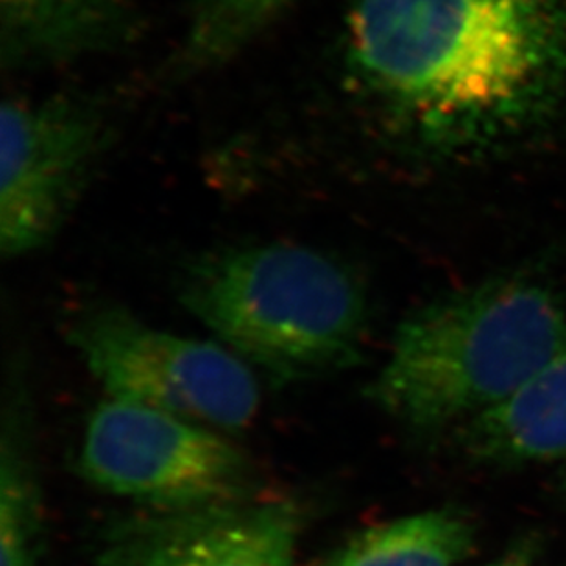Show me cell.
I'll return each instance as SVG.
<instances>
[{
    "label": "cell",
    "instance_id": "cell-2",
    "mask_svg": "<svg viewBox=\"0 0 566 566\" xmlns=\"http://www.w3.org/2000/svg\"><path fill=\"white\" fill-rule=\"evenodd\" d=\"M566 347V308L524 279L443 295L396 331L370 400L429 437L503 406Z\"/></svg>",
    "mask_w": 566,
    "mask_h": 566
},
{
    "label": "cell",
    "instance_id": "cell-7",
    "mask_svg": "<svg viewBox=\"0 0 566 566\" xmlns=\"http://www.w3.org/2000/svg\"><path fill=\"white\" fill-rule=\"evenodd\" d=\"M301 530L289 499L147 507L108 530L94 566H292Z\"/></svg>",
    "mask_w": 566,
    "mask_h": 566
},
{
    "label": "cell",
    "instance_id": "cell-1",
    "mask_svg": "<svg viewBox=\"0 0 566 566\" xmlns=\"http://www.w3.org/2000/svg\"><path fill=\"white\" fill-rule=\"evenodd\" d=\"M354 80L426 144H481L566 86V0H356Z\"/></svg>",
    "mask_w": 566,
    "mask_h": 566
},
{
    "label": "cell",
    "instance_id": "cell-8",
    "mask_svg": "<svg viewBox=\"0 0 566 566\" xmlns=\"http://www.w3.org/2000/svg\"><path fill=\"white\" fill-rule=\"evenodd\" d=\"M138 32L127 0H0V61L11 72L111 54Z\"/></svg>",
    "mask_w": 566,
    "mask_h": 566
},
{
    "label": "cell",
    "instance_id": "cell-12",
    "mask_svg": "<svg viewBox=\"0 0 566 566\" xmlns=\"http://www.w3.org/2000/svg\"><path fill=\"white\" fill-rule=\"evenodd\" d=\"M38 482L19 411L4 420L0 460V566H38Z\"/></svg>",
    "mask_w": 566,
    "mask_h": 566
},
{
    "label": "cell",
    "instance_id": "cell-10",
    "mask_svg": "<svg viewBox=\"0 0 566 566\" xmlns=\"http://www.w3.org/2000/svg\"><path fill=\"white\" fill-rule=\"evenodd\" d=\"M475 548V526L454 507L415 513L354 535L325 566H459Z\"/></svg>",
    "mask_w": 566,
    "mask_h": 566
},
{
    "label": "cell",
    "instance_id": "cell-9",
    "mask_svg": "<svg viewBox=\"0 0 566 566\" xmlns=\"http://www.w3.org/2000/svg\"><path fill=\"white\" fill-rule=\"evenodd\" d=\"M459 443L492 468L566 462V347L503 406L460 426Z\"/></svg>",
    "mask_w": 566,
    "mask_h": 566
},
{
    "label": "cell",
    "instance_id": "cell-4",
    "mask_svg": "<svg viewBox=\"0 0 566 566\" xmlns=\"http://www.w3.org/2000/svg\"><path fill=\"white\" fill-rule=\"evenodd\" d=\"M66 337L116 400L231 433L248 428L259 411L255 375L219 343L156 328L116 305L80 312L70 321Z\"/></svg>",
    "mask_w": 566,
    "mask_h": 566
},
{
    "label": "cell",
    "instance_id": "cell-6",
    "mask_svg": "<svg viewBox=\"0 0 566 566\" xmlns=\"http://www.w3.org/2000/svg\"><path fill=\"white\" fill-rule=\"evenodd\" d=\"M102 102L81 94L11 97L0 111V252L49 247L88 188L111 145Z\"/></svg>",
    "mask_w": 566,
    "mask_h": 566
},
{
    "label": "cell",
    "instance_id": "cell-3",
    "mask_svg": "<svg viewBox=\"0 0 566 566\" xmlns=\"http://www.w3.org/2000/svg\"><path fill=\"white\" fill-rule=\"evenodd\" d=\"M178 297L220 345L281 381L353 367L367 295L353 270L314 248L268 242L189 262Z\"/></svg>",
    "mask_w": 566,
    "mask_h": 566
},
{
    "label": "cell",
    "instance_id": "cell-5",
    "mask_svg": "<svg viewBox=\"0 0 566 566\" xmlns=\"http://www.w3.org/2000/svg\"><path fill=\"white\" fill-rule=\"evenodd\" d=\"M86 481L149 510H182L256 499L255 468L214 429L171 412L108 398L81 443Z\"/></svg>",
    "mask_w": 566,
    "mask_h": 566
},
{
    "label": "cell",
    "instance_id": "cell-15",
    "mask_svg": "<svg viewBox=\"0 0 566 566\" xmlns=\"http://www.w3.org/2000/svg\"><path fill=\"white\" fill-rule=\"evenodd\" d=\"M319 566H325V565H323V563H321V565H319Z\"/></svg>",
    "mask_w": 566,
    "mask_h": 566
},
{
    "label": "cell",
    "instance_id": "cell-13",
    "mask_svg": "<svg viewBox=\"0 0 566 566\" xmlns=\"http://www.w3.org/2000/svg\"><path fill=\"white\" fill-rule=\"evenodd\" d=\"M534 557V546H532V543L524 541L521 545L512 546L503 556L482 566H532Z\"/></svg>",
    "mask_w": 566,
    "mask_h": 566
},
{
    "label": "cell",
    "instance_id": "cell-11",
    "mask_svg": "<svg viewBox=\"0 0 566 566\" xmlns=\"http://www.w3.org/2000/svg\"><path fill=\"white\" fill-rule=\"evenodd\" d=\"M295 0H192L172 75L192 80L224 66L261 38Z\"/></svg>",
    "mask_w": 566,
    "mask_h": 566
},
{
    "label": "cell",
    "instance_id": "cell-14",
    "mask_svg": "<svg viewBox=\"0 0 566 566\" xmlns=\"http://www.w3.org/2000/svg\"><path fill=\"white\" fill-rule=\"evenodd\" d=\"M565 468H566V462H565ZM565 482H566V470H565Z\"/></svg>",
    "mask_w": 566,
    "mask_h": 566
}]
</instances>
